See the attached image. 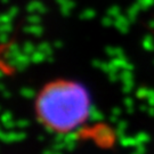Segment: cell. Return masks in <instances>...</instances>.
<instances>
[{
  "mask_svg": "<svg viewBox=\"0 0 154 154\" xmlns=\"http://www.w3.org/2000/svg\"><path fill=\"white\" fill-rule=\"evenodd\" d=\"M91 97L88 89L73 79L56 78L38 90L33 100L35 120L47 131L69 135L88 121Z\"/></svg>",
  "mask_w": 154,
  "mask_h": 154,
  "instance_id": "6da1fadb",
  "label": "cell"
}]
</instances>
